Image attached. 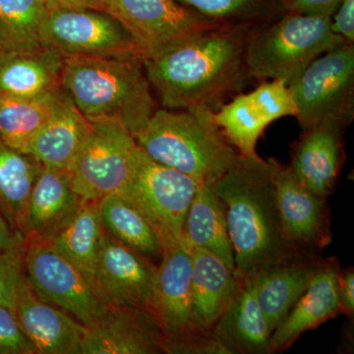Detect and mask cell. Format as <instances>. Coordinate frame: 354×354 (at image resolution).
<instances>
[{
  "mask_svg": "<svg viewBox=\"0 0 354 354\" xmlns=\"http://www.w3.org/2000/svg\"><path fill=\"white\" fill-rule=\"evenodd\" d=\"M297 106L288 84L279 80L261 84L252 92L237 95L215 111V121L230 143L243 157H259L257 144L272 122L295 116Z\"/></svg>",
  "mask_w": 354,
  "mask_h": 354,
  "instance_id": "14",
  "label": "cell"
},
{
  "mask_svg": "<svg viewBox=\"0 0 354 354\" xmlns=\"http://www.w3.org/2000/svg\"><path fill=\"white\" fill-rule=\"evenodd\" d=\"M209 106L183 111L157 109L137 134L136 145L153 160L183 172L198 183H216L239 153L215 121Z\"/></svg>",
  "mask_w": 354,
  "mask_h": 354,
  "instance_id": "4",
  "label": "cell"
},
{
  "mask_svg": "<svg viewBox=\"0 0 354 354\" xmlns=\"http://www.w3.org/2000/svg\"><path fill=\"white\" fill-rule=\"evenodd\" d=\"M323 260L310 255L256 274V297L271 333L304 295Z\"/></svg>",
  "mask_w": 354,
  "mask_h": 354,
  "instance_id": "24",
  "label": "cell"
},
{
  "mask_svg": "<svg viewBox=\"0 0 354 354\" xmlns=\"http://www.w3.org/2000/svg\"><path fill=\"white\" fill-rule=\"evenodd\" d=\"M24 244L25 237L13 230L0 213V252L22 248Z\"/></svg>",
  "mask_w": 354,
  "mask_h": 354,
  "instance_id": "38",
  "label": "cell"
},
{
  "mask_svg": "<svg viewBox=\"0 0 354 354\" xmlns=\"http://www.w3.org/2000/svg\"><path fill=\"white\" fill-rule=\"evenodd\" d=\"M339 301L341 313L348 319L354 315V270L348 268L341 272L339 276Z\"/></svg>",
  "mask_w": 354,
  "mask_h": 354,
  "instance_id": "37",
  "label": "cell"
},
{
  "mask_svg": "<svg viewBox=\"0 0 354 354\" xmlns=\"http://www.w3.org/2000/svg\"><path fill=\"white\" fill-rule=\"evenodd\" d=\"M192 249L183 237L165 249L157 266L150 309L167 333L169 353L228 354L213 332H201L193 326Z\"/></svg>",
  "mask_w": 354,
  "mask_h": 354,
  "instance_id": "7",
  "label": "cell"
},
{
  "mask_svg": "<svg viewBox=\"0 0 354 354\" xmlns=\"http://www.w3.org/2000/svg\"><path fill=\"white\" fill-rule=\"evenodd\" d=\"M302 130L346 128L354 113V46L346 43L316 58L288 85Z\"/></svg>",
  "mask_w": 354,
  "mask_h": 354,
  "instance_id": "8",
  "label": "cell"
},
{
  "mask_svg": "<svg viewBox=\"0 0 354 354\" xmlns=\"http://www.w3.org/2000/svg\"><path fill=\"white\" fill-rule=\"evenodd\" d=\"M62 88L90 122L120 123L133 137L157 111L139 59L64 57Z\"/></svg>",
  "mask_w": 354,
  "mask_h": 354,
  "instance_id": "3",
  "label": "cell"
},
{
  "mask_svg": "<svg viewBox=\"0 0 354 354\" xmlns=\"http://www.w3.org/2000/svg\"><path fill=\"white\" fill-rule=\"evenodd\" d=\"M341 268L335 258L323 260L304 295L272 333L270 353L290 348L304 333L341 313L339 301Z\"/></svg>",
  "mask_w": 354,
  "mask_h": 354,
  "instance_id": "18",
  "label": "cell"
},
{
  "mask_svg": "<svg viewBox=\"0 0 354 354\" xmlns=\"http://www.w3.org/2000/svg\"><path fill=\"white\" fill-rule=\"evenodd\" d=\"M342 132L332 124L305 129L291 153L288 167L298 183L325 199L334 191L344 162Z\"/></svg>",
  "mask_w": 354,
  "mask_h": 354,
  "instance_id": "19",
  "label": "cell"
},
{
  "mask_svg": "<svg viewBox=\"0 0 354 354\" xmlns=\"http://www.w3.org/2000/svg\"><path fill=\"white\" fill-rule=\"evenodd\" d=\"M64 57L41 46L26 53L0 57V93L15 97H38L62 88Z\"/></svg>",
  "mask_w": 354,
  "mask_h": 354,
  "instance_id": "25",
  "label": "cell"
},
{
  "mask_svg": "<svg viewBox=\"0 0 354 354\" xmlns=\"http://www.w3.org/2000/svg\"><path fill=\"white\" fill-rule=\"evenodd\" d=\"M14 313L36 354H81L85 326L41 299L26 276L18 291Z\"/></svg>",
  "mask_w": 354,
  "mask_h": 354,
  "instance_id": "17",
  "label": "cell"
},
{
  "mask_svg": "<svg viewBox=\"0 0 354 354\" xmlns=\"http://www.w3.org/2000/svg\"><path fill=\"white\" fill-rule=\"evenodd\" d=\"M43 169L34 156L0 141V213L24 237L28 202Z\"/></svg>",
  "mask_w": 354,
  "mask_h": 354,
  "instance_id": "27",
  "label": "cell"
},
{
  "mask_svg": "<svg viewBox=\"0 0 354 354\" xmlns=\"http://www.w3.org/2000/svg\"><path fill=\"white\" fill-rule=\"evenodd\" d=\"M92 127L69 95L60 88L50 118L35 135L25 153L44 167L68 169Z\"/></svg>",
  "mask_w": 354,
  "mask_h": 354,
  "instance_id": "21",
  "label": "cell"
},
{
  "mask_svg": "<svg viewBox=\"0 0 354 354\" xmlns=\"http://www.w3.org/2000/svg\"><path fill=\"white\" fill-rule=\"evenodd\" d=\"M102 12L125 28L143 59L223 25L176 0H102Z\"/></svg>",
  "mask_w": 354,
  "mask_h": 354,
  "instance_id": "10",
  "label": "cell"
},
{
  "mask_svg": "<svg viewBox=\"0 0 354 354\" xmlns=\"http://www.w3.org/2000/svg\"><path fill=\"white\" fill-rule=\"evenodd\" d=\"M82 201L73 189L68 169L44 167L28 202L25 239H50L66 225Z\"/></svg>",
  "mask_w": 354,
  "mask_h": 354,
  "instance_id": "23",
  "label": "cell"
},
{
  "mask_svg": "<svg viewBox=\"0 0 354 354\" xmlns=\"http://www.w3.org/2000/svg\"><path fill=\"white\" fill-rule=\"evenodd\" d=\"M23 266L26 279L44 301L67 312L84 326L102 315L106 304L95 295L90 281L48 239H25Z\"/></svg>",
  "mask_w": 354,
  "mask_h": 354,
  "instance_id": "11",
  "label": "cell"
},
{
  "mask_svg": "<svg viewBox=\"0 0 354 354\" xmlns=\"http://www.w3.org/2000/svg\"><path fill=\"white\" fill-rule=\"evenodd\" d=\"M239 279L213 333L228 354H270L271 330L256 297V276Z\"/></svg>",
  "mask_w": 354,
  "mask_h": 354,
  "instance_id": "20",
  "label": "cell"
},
{
  "mask_svg": "<svg viewBox=\"0 0 354 354\" xmlns=\"http://www.w3.org/2000/svg\"><path fill=\"white\" fill-rule=\"evenodd\" d=\"M283 234L291 245L315 254L332 242L327 199L298 183L290 167L269 158Z\"/></svg>",
  "mask_w": 354,
  "mask_h": 354,
  "instance_id": "16",
  "label": "cell"
},
{
  "mask_svg": "<svg viewBox=\"0 0 354 354\" xmlns=\"http://www.w3.org/2000/svg\"><path fill=\"white\" fill-rule=\"evenodd\" d=\"M104 232L100 201L83 200L66 225L48 239L91 283Z\"/></svg>",
  "mask_w": 354,
  "mask_h": 354,
  "instance_id": "28",
  "label": "cell"
},
{
  "mask_svg": "<svg viewBox=\"0 0 354 354\" xmlns=\"http://www.w3.org/2000/svg\"><path fill=\"white\" fill-rule=\"evenodd\" d=\"M92 123L87 137L70 165L72 186L82 200L101 201L120 194L129 176L134 137L113 121Z\"/></svg>",
  "mask_w": 354,
  "mask_h": 354,
  "instance_id": "12",
  "label": "cell"
},
{
  "mask_svg": "<svg viewBox=\"0 0 354 354\" xmlns=\"http://www.w3.org/2000/svg\"><path fill=\"white\" fill-rule=\"evenodd\" d=\"M169 353V339L149 308L106 305L102 315L85 326L81 354Z\"/></svg>",
  "mask_w": 354,
  "mask_h": 354,
  "instance_id": "15",
  "label": "cell"
},
{
  "mask_svg": "<svg viewBox=\"0 0 354 354\" xmlns=\"http://www.w3.org/2000/svg\"><path fill=\"white\" fill-rule=\"evenodd\" d=\"M48 10L53 9H88L102 11V0H44Z\"/></svg>",
  "mask_w": 354,
  "mask_h": 354,
  "instance_id": "39",
  "label": "cell"
},
{
  "mask_svg": "<svg viewBox=\"0 0 354 354\" xmlns=\"http://www.w3.org/2000/svg\"><path fill=\"white\" fill-rule=\"evenodd\" d=\"M342 2V0H288L286 6L295 13L333 16Z\"/></svg>",
  "mask_w": 354,
  "mask_h": 354,
  "instance_id": "36",
  "label": "cell"
},
{
  "mask_svg": "<svg viewBox=\"0 0 354 354\" xmlns=\"http://www.w3.org/2000/svg\"><path fill=\"white\" fill-rule=\"evenodd\" d=\"M330 19L329 15L293 12L271 27L248 32L249 77L290 85L316 58L346 43L332 32Z\"/></svg>",
  "mask_w": 354,
  "mask_h": 354,
  "instance_id": "5",
  "label": "cell"
},
{
  "mask_svg": "<svg viewBox=\"0 0 354 354\" xmlns=\"http://www.w3.org/2000/svg\"><path fill=\"white\" fill-rule=\"evenodd\" d=\"M183 6L195 9L196 12L212 18L221 19L239 12L251 0H177Z\"/></svg>",
  "mask_w": 354,
  "mask_h": 354,
  "instance_id": "34",
  "label": "cell"
},
{
  "mask_svg": "<svg viewBox=\"0 0 354 354\" xmlns=\"http://www.w3.org/2000/svg\"><path fill=\"white\" fill-rule=\"evenodd\" d=\"M215 189L225 206L236 279L315 255L291 245L283 234L269 160L239 153Z\"/></svg>",
  "mask_w": 354,
  "mask_h": 354,
  "instance_id": "2",
  "label": "cell"
},
{
  "mask_svg": "<svg viewBox=\"0 0 354 354\" xmlns=\"http://www.w3.org/2000/svg\"><path fill=\"white\" fill-rule=\"evenodd\" d=\"M248 30L225 24L144 58L143 67L167 109L209 106L243 86Z\"/></svg>",
  "mask_w": 354,
  "mask_h": 354,
  "instance_id": "1",
  "label": "cell"
},
{
  "mask_svg": "<svg viewBox=\"0 0 354 354\" xmlns=\"http://www.w3.org/2000/svg\"><path fill=\"white\" fill-rule=\"evenodd\" d=\"M60 88L32 97L0 93V141L25 153L35 135L50 118Z\"/></svg>",
  "mask_w": 354,
  "mask_h": 354,
  "instance_id": "29",
  "label": "cell"
},
{
  "mask_svg": "<svg viewBox=\"0 0 354 354\" xmlns=\"http://www.w3.org/2000/svg\"><path fill=\"white\" fill-rule=\"evenodd\" d=\"M183 239L192 248L214 254L234 272L225 206L216 194L215 183L205 181L198 185L186 215Z\"/></svg>",
  "mask_w": 354,
  "mask_h": 354,
  "instance_id": "26",
  "label": "cell"
},
{
  "mask_svg": "<svg viewBox=\"0 0 354 354\" xmlns=\"http://www.w3.org/2000/svg\"><path fill=\"white\" fill-rule=\"evenodd\" d=\"M330 30L346 43H354V0H342L333 14Z\"/></svg>",
  "mask_w": 354,
  "mask_h": 354,
  "instance_id": "35",
  "label": "cell"
},
{
  "mask_svg": "<svg viewBox=\"0 0 354 354\" xmlns=\"http://www.w3.org/2000/svg\"><path fill=\"white\" fill-rule=\"evenodd\" d=\"M48 11L44 0H0V57L43 46L39 29Z\"/></svg>",
  "mask_w": 354,
  "mask_h": 354,
  "instance_id": "31",
  "label": "cell"
},
{
  "mask_svg": "<svg viewBox=\"0 0 354 354\" xmlns=\"http://www.w3.org/2000/svg\"><path fill=\"white\" fill-rule=\"evenodd\" d=\"M157 266L104 230L92 285L106 305L150 309Z\"/></svg>",
  "mask_w": 354,
  "mask_h": 354,
  "instance_id": "13",
  "label": "cell"
},
{
  "mask_svg": "<svg viewBox=\"0 0 354 354\" xmlns=\"http://www.w3.org/2000/svg\"><path fill=\"white\" fill-rule=\"evenodd\" d=\"M0 354H36L34 346L21 330L15 313L0 305Z\"/></svg>",
  "mask_w": 354,
  "mask_h": 354,
  "instance_id": "33",
  "label": "cell"
},
{
  "mask_svg": "<svg viewBox=\"0 0 354 354\" xmlns=\"http://www.w3.org/2000/svg\"><path fill=\"white\" fill-rule=\"evenodd\" d=\"M44 46L62 57L131 58L141 51L125 28L106 12L88 9L48 10L39 29Z\"/></svg>",
  "mask_w": 354,
  "mask_h": 354,
  "instance_id": "9",
  "label": "cell"
},
{
  "mask_svg": "<svg viewBox=\"0 0 354 354\" xmlns=\"http://www.w3.org/2000/svg\"><path fill=\"white\" fill-rule=\"evenodd\" d=\"M100 215L104 230L132 250L150 260L160 261L164 254L153 228L141 214L120 195L100 201Z\"/></svg>",
  "mask_w": 354,
  "mask_h": 354,
  "instance_id": "30",
  "label": "cell"
},
{
  "mask_svg": "<svg viewBox=\"0 0 354 354\" xmlns=\"http://www.w3.org/2000/svg\"><path fill=\"white\" fill-rule=\"evenodd\" d=\"M199 183L147 155L138 146L120 196L150 223L164 251L183 239L186 215Z\"/></svg>",
  "mask_w": 354,
  "mask_h": 354,
  "instance_id": "6",
  "label": "cell"
},
{
  "mask_svg": "<svg viewBox=\"0 0 354 354\" xmlns=\"http://www.w3.org/2000/svg\"><path fill=\"white\" fill-rule=\"evenodd\" d=\"M237 286L239 279L234 272L220 258L204 249H192L191 305L195 329L213 332Z\"/></svg>",
  "mask_w": 354,
  "mask_h": 354,
  "instance_id": "22",
  "label": "cell"
},
{
  "mask_svg": "<svg viewBox=\"0 0 354 354\" xmlns=\"http://www.w3.org/2000/svg\"><path fill=\"white\" fill-rule=\"evenodd\" d=\"M22 248L0 252V305L14 311L23 274Z\"/></svg>",
  "mask_w": 354,
  "mask_h": 354,
  "instance_id": "32",
  "label": "cell"
}]
</instances>
